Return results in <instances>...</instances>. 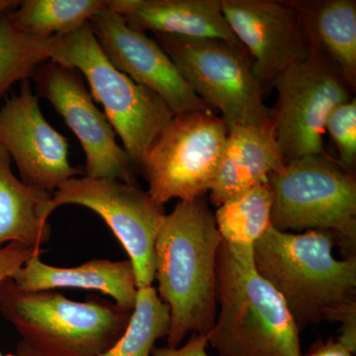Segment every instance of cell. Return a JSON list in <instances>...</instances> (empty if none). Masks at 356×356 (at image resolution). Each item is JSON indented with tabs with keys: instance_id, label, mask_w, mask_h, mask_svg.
Here are the masks:
<instances>
[{
	"instance_id": "28",
	"label": "cell",
	"mask_w": 356,
	"mask_h": 356,
	"mask_svg": "<svg viewBox=\"0 0 356 356\" xmlns=\"http://www.w3.org/2000/svg\"><path fill=\"white\" fill-rule=\"evenodd\" d=\"M19 3L20 1H17V0H0V16L16 8Z\"/></svg>"
},
{
	"instance_id": "14",
	"label": "cell",
	"mask_w": 356,
	"mask_h": 356,
	"mask_svg": "<svg viewBox=\"0 0 356 356\" xmlns=\"http://www.w3.org/2000/svg\"><path fill=\"white\" fill-rule=\"evenodd\" d=\"M89 25L109 62L159 95L173 113L212 111L191 90L158 42L130 27L120 14L106 7L89 20Z\"/></svg>"
},
{
	"instance_id": "18",
	"label": "cell",
	"mask_w": 356,
	"mask_h": 356,
	"mask_svg": "<svg viewBox=\"0 0 356 356\" xmlns=\"http://www.w3.org/2000/svg\"><path fill=\"white\" fill-rule=\"evenodd\" d=\"M310 44L343 76L356 86L355 0L291 1Z\"/></svg>"
},
{
	"instance_id": "10",
	"label": "cell",
	"mask_w": 356,
	"mask_h": 356,
	"mask_svg": "<svg viewBox=\"0 0 356 356\" xmlns=\"http://www.w3.org/2000/svg\"><path fill=\"white\" fill-rule=\"evenodd\" d=\"M277 102L271 123L285 161L307 156H327L325 122L337 105L351 99V88L323 56L310 55L276 77Z\"/></svg>"
},
{
	"instance_id": "7",
	"label": "cell",
	"mask_w": 356,
	"mask_h": 356,
	"mask_svg": "<svg viewBox=\"0 0 356 356\" xmlns=\"http://www.w3.org/2000/svg\"><path fill=\"white\" fill-rule=\"evenodd\" d=\"M191 90L211 110L218 109L227 128L271 123L264 91L252 60L243 47L214 39L153 34Z\"/></svg>"
},
{
	"instance_id": "8",
	"label": "cell",
	"mask_w": 356,
	"mask_h": 356,
	"mask_svg": "<svg viewBox=\"0 0 356 356\" xmlns=\"http://www.w3.org/2000/svg\"><path fill=\"white\" fill-rule=\"evenodd\" d=\"M228 128L213 111L177 114L147 149L138 170L147 193L165 205L172 199L191 201L209 193Z\"/></svg>"
},
{
	"instance_id": "6",
	"label": "cell",
	"mask_w": 356,
	"mask_h": 356,
	"mask_svg": "<svg viewBox=\"0 0 356 356\" xmlns=\"http://www.w3.org/2000/svg\"><path fill=\"white\" fill-rule=\"evenodd\" d=\"M271 225L282 232H331L346 257L355 255L356 179L330 156H307L270 173Z\"/></svg>"
},
{
	"instance_id": "23",
	"label": "cell",
	"mask_w": 356,
	"mask_h": 356,
	"mask_svg": "<svg viewBox=\"0 0 356 356\" xmlns=\"http://www.w3.org/2000/svg\"><path fill=\"white\" fill-rule=\"evenodd\" d=\"M51 39L23 34L14 28L8 13L0 16V106L14 84L30 79L49 60Z\"/></svg>"
},
{
	"instance_id": "15",
	"label": "cell",
	"mask_w": 356,
	"mask_h": 356,
	"mask_svg": "<svg viewBox=\"0 0 356 356\" xmlns=\"http://www.w3.org/2000/svg\"><path fill=\"white\" fill-rule=\"evenodd\" d=\"M273 123L228 129L226 143L211 187L210 200L219 207L259 185L285 165Z\"/></svg>"
},
{
	"instance_id": "5",
	"label": "cell",
	"mask_w": 356,
	"mask_h": 356,
	"mask_svg": "<svg viewBox=\"0 0 356 356\" xmlns=\"http://www.w3.org/2000/svg\"><path fill=\"white\" fill-rule=\"evenodd\" d=\"M49 60L76 70L95 102L104 108L136 170L175 113L159 95L117 70L104 55L89 22L51 39Z\"/></svg>"
},
{
	"instance_id": "17",
	"label": "cell",
	"mask_w": 356,
	"mask_h": 356,
	"mask_svg": "<svg viewBox=\"0 0 356 356\" xmlns=\"http://www.w3.org/2000/svg\"><path fill=\"white\" fill-rule=\"evenodd\" d=\"M26 291H55L81 289L102 292L125 310L133 311L137 302L138 286L130 259L112 261L93 259L76 267L49 266L40 255L30 257L10 276Z\"/></svg>"
},
{
	"instance_id": "2",
	"label": "cell",
	"mask_w": 356,
	"mask_h": 356,
	"mask_svg": "<svg viewBox=\"0 0 356 356\" xmlns=\"http://www.w3.org/2000/svg\"><path fill=\"white\" fill-rule=\"evenodd\" d=\"M331 232H282L273 225L257 241L254 264L277 291L299 332L337 322L356 309V255L337 259Z\"/></svg>"
},
{
	"instance_id": "16",
	"label": "cell",
	"mask_w": 356,
	"mask_h": 356,
	"mask_svg": "<svg viewBox=\"0 0 356 356\" xmlns=\"http://www.w3.org/2000/svg\"><path fill=\"white\" fill-rule=\"evenodd\" d=\"M107 7L138 31L221 40L243 48L222 14L221 0H107Z\"/></svg>"
},
{
	"instance_id": "4",
	"label": "cell",
	"mask_w": 356,
	"mask_h": 356,
	"mask_svg": "<svg viewBox=\"0 0 356 356\" xmlns=\"http://www.w3.org/2000/svg\"><path fill=\"white\" fill-rule=\"evenodd\" d=\"M0 313L40 356H100L120 339L133 311L96 295L76 302L56 291H26L7 277Z\"/></svg>"
},
{
	"instance_id": "19",
	"label": "cell",
	"mask_w": 356,
	"mask_h": 356,
	"mask_svg": "<svg viewBox=\"0 0 356 356\" xmlns=\"http://www.w3.org/2000/svg\"><path fill=\"white\" fill-rule=\"evenodd\" d=\"M10 156L0 145V248L10 243L36 250L51 240L50 222L40 208L51 197L49 192L24 184L14 175Z\"/></svg>"
},
{
	"instance_id": "9",
	"label": "cell",
	"mask_w": 356,
	"mask_h": 356,
	"mask_svg": "<svg viewBox=\"0 0 356 356\" xmlns=\"http://www.w3.org/2000/svg\"><path fill=\"white\" fill-rule=\"evenodd\" d=\"M64 205L83 206L99 215L125 248L138 289L153 285L154 243L166 215L163 205L137 185L86 175L60 184L40 208V216L48 221L51 213Z\"/></svg>"
},
{
	"instance_id": "12",
	"label": "cell",
	"mask_w": 356,
	"mask_h": 356,
	"mask_svg": "<svg viewBox=\"0 0 356 356\" xmlns=\"http://www.w3.org/2000/svg\"><path fill=\"white\" fill-rule=\"evenodd\" d=\"M30 79L0 106V145L17 166L20 179L53 194L67 179L83 175L70 165L69 142L46 120Z\"/></svg>"
},
{
	"instance_id": "24",
	"label": "cell",
	"mask_w": 356,
	"mask_h": 356,
	"mask_svg": "<svg viewBox=\"0 0 356 356\" xmlns=\"http://www.w3.org/2000/svg\"><path fill=\"white\" fill-rule=\"evenodd\" d=\"M325 133L329 134L339 152L337 163L343 170L353 172L356 163L355 98L332 109L325 122Z\"/></svg>"
},
{
	"instance_id": "26",
	"label": "cell",
	"mask_w": 356,
	"mask_h": 356,
	"mask_svg": "<svg viewBox=\"0 0 356 356\" xmlns=\"http://www.w3.org/2000/svg\"><path fill=\"white\" fill-rule=\"evenodd\" d=\"M207 346V336L191 334V339L184 346L154 348L151 356H208L206 351Z\"/></svg>"
},
{
	"instance_id": "3",
	"label": "cell",
	"mask_w": 356,
	"mask_h": 356,
	"mask_svg": "<svg viewBox=\"0 0 356 356\" xmlns=\"http://www.w3.org/2000/svg\"><path fill=\"white\" fill-rule=\"evenodd\" d=\"M217 313L207 334L220 356H301L300 332L277 291L221 242L217 257Z\"/></svg>"
},
{
	"instance_id": "25",
	"label": "cell",
	"mask_w": 356,
	"mask_h": 356,
	"mask_svg": "<svg viewBox=\"0 0 356 356\" xmlns=\"http://www.w3.org/2000/svg\"><path fill=\"white\" fill-rule=\"evenodd\" d=\"M43 250L30 248L17 243H10L4 247L0 248V282L9 277L30 257L34 255H41ZM0 356H40L34 350H32L27 343L21 341L17 344L14 355H3L0 351Z\"/></svg>"
},
{
	"instance_id": "11",
	"label": "cell",
	"mask_w": 356,
	"mask_h": 356,
	"mask_svg": "<svg viewBox=\"0 0 356 356\" xmlns=\"http://www.w3.org/2000/svg\"><path fill=\"white\" fill-rule=\"evenodd\" d=\"M30 79L34 81L37 95L51 103L81 143L86 154V177L137 185V170L124 147L117 143L114 128L106 115L96 106L83 76L76 70L46 60Z\"/></svg>"
},
{
	"instance_id": "21",
	"label": "cell",
	"mask_w": 356,
	"mask_h": 356,
	"mask_svg": "<svg viewBox=\"0 0 356 356\" xmlns=\"http://www.w3.org/2000/svg\"><path fill=\"white\" fill-rule=\"evenodd\" d=\"M106 7L107 0H23L8 16L23 34L51 38L74 31Z\"/></svg>"
},
{
	"instance_id": "22",
	"label": "cell",
	"mask_w": 356,
	"mask_h": 356,
	"mask_svg": "<svg viewBox=\"0 0 356 356\" xmlns=\"http://www.w3.org/2000/svg\"><path fill=\"white\" fill-rule=\"evenodd\" d=\"M170 327V308L159 299L156 288H140L125 332L100 356H151L156 341L168 337Z\"/></svg>"
},
{
	"instance_id": "27",
	"label": "cell",
	"mask_w": 356,
	"mask_h": 356,
	"mask_svg": "<svg viewBox=\"0 0 356 356\" xmlns=\"http://www.w3.org/2000/svg\"><path fill=\"white\" fill-rule=\"evenodd\" d=\"M306 356H355L348 348L334 339L318 341L314 343Z\"/></svg>"
},
{
	"instance_id": "13",
	"label": "cell",
	"mask_w": 356,
	"mask_h": 356,
	"mask_svg": "<svg viewBox=\"0 0 356 356\" xmlns=\"http://www.w3.org/2000/svg\"><path fill=\"white\" fill-rule=\"evenodd\" d=\"M232 31L252 60L264 92L288 67L305 60L310 44L291 1L221 0Z\"/></svg>"
},
{
	"instance_id": "1",
	"label": "cell",
	"mask_w": 356,
	"mask_h": 356,
	"mask_svg": "<svg viewBox=\"0 0 356 356\" xmlns=\"http://www.w3.org/2000/svg\"><path fill=\"white\" fill-rule=\"evenodd\" d=\"M221 242L205 197L179 201L165 215L154 243V280L159 299L170 308V348H178L188 334L207 336L214 327Z\"/></svg>"
},
{
	"instance_id": "20",
	"label": "cell",
	"mask_w": 356,
	"mask_h": 356,
	"mask_svg": "<svg viewBox=\"0 0 356 356\" xmlns=\"http://www.w3.org/2000/svg\"><path fill=\"white\" fill-rule=\"evenodd\" d=\"M273 205V189L266 182L217 207L222 242L236 259L254 261V245L271 226Z\"/></svg>"
}]
</instances>
